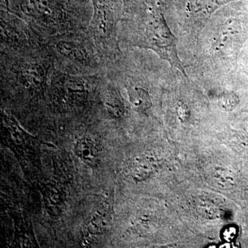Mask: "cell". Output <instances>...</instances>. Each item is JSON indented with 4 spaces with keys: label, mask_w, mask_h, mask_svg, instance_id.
<instances>
[{
    "label": "cell",
    "mask_w": 248,
    "mask_h": 248,
    "mask_svg": "<svg viewBox=\"0 0 248 248\" xmlns=\"http://www.w3.org/2000/svg\"><path fill=\"white\" fill-rule=\"evenodd\" d=\"M240 27L239 23L227 22L222 26L217 32L216 48L223 55L228 53V50L232 45L235 37L239 35Z\"/></svg>",
    "instance_id": "obj_6"
},
{
    "label": "cell",
    "mask_w": 248,
    "mask_h": 248,
    "mask_svg": "<svg viewBox=\"0 0 248 248\" xmlns=\"http://www.w3.org/2000/svg\"><path fill=\"white\" fill-rule=\"evenodd\" d=\"M146 46L154 50L162 59L169 62L185 76L186 73L178 57L177 40L173 35L162 16H156L148 23L146 29Z\"/></svg>",
    "instance_id": "obj_1"
},
{
    "label": "cell",
    "mask_w": 248,
    "mask_h": 248,
    "mask_svg": "<svg viewBox=\"0 0 248 248\" xmlns=\"http://www.w3.org/2000/svg\"><path fill=\"white\" fill-rule=\"evenodd\" d=\"M21 78L24 86L29 89H40L45 84L46 72L37 63H27L21 68Z\"/></svg>",
    "instance_id": "obj_5"
},
{
    "label": "cell",
    "mask_w": 248,
    "mask_h": 248,
    "mask_svg": "<svg viewBox=\"0 0 248 248\" xmlns=\"http://www.w3.org/2000/svg\"><path fill=\"white\" fill-rule=\"evenodd\" d=\"M153 166L151 161L146 158H142L134 165L133 177L139 182L145 180L153 172Z\"/></svg>",
    "instance_id": "obj_11"
},
{
    "label": "cell",
    "mask_w": 248,
    "mask_h": 248,
    "mask_svg": "<svg viewBox=\"0 0 248 248\" xmlns=\"http://www.w3.org/2000/svg\"><path fill=\"white\" fill-rule=\"evenodd\" d=\"M239 102V97L234 93H223L218 99V104L221 108L225 111L234 110Z\"/></svg>",
    "instance_id": "obj_12"
},
{
    "label": "cell",
    "mask_w": 248,
    "mask_h": 248,
    "mask_svg": "<svg viewBox=\"0 0 248 248\" xmlns=\"http://www.w3.org/2000/svg\"><path fill=\"white\" fill-rule=\"evenodd\" d=\"M214 179L215 182L218 184V186H222L223 187H226V184L228 181V177H226V171L218 170L214 174Z\"/></svg>",
    "instance_id": "obj_15"
},
{
    "label": "cell",
    "mask_w": 248,
    "mask_h": 248,
    "mask_svg": "<svg viewBox=\"0 0 248 248\" xmlns=\"http://www.w3.org/2000/svg\"><path fill=\"white\" fill-rule=\"evenodd\" d=\"M105 107L108 114L112 119L118 120L125 115V107L120 93L112 86H109L106 95Z\"/></svg>",
    "instance_id": "obj_7"
},
{
    "label": "cell",
    "mask_w": 248,
    "mask_h": 248,
    "mask_svg": "<svg viewBox=\"0 0 248 248\" xmlns=\"http://www.w3.org/2000/svg\"><path fill=\"white\" fill-rule=\"evenodd\" d=\"M197 209H198L199 213L202 216L210 217V218L217 216V208H215L214 203H210V202L200 201L197 205Z\"/></svg>",
    "instance_id": "obj_13"
},
{
    "label": "cell",
    "mask_w": 248,
    "mask_h": 248,
    "mask_svg": "<svg viewBox=\"0 0 248 248\" xmlns=\"http://www.w3.org/2000/svg\"><path fill=\"white\" fill-rule=\"evenodd\" d=\"M238 234V229L236 226H229L226 228H223L222 236L223 239L229 243L232 241L236 237Z\"/></svg>",
    "instance_id": "obj_14"
},
{
    "label": "cell",
    "mask_w": 248,
    "mask_h": 248,
    "mask_svg": "<svg viewBox=\"0 0 248 248\" xmlns=\"http://www.w3.org/2000/svg\"><path fill=\"white\" fill-rule=\"evenodd\" d=\"M75 153L89 166L97 165L100 156V148L97 140L92 137L85 136L77 141Z\"/></svg>",
    "instance_id": "obj_4"
},
{
    "label": "cell",
    "mask_w": 248,
    "mask_h": 248,
    "mask_svg": "<svg viewBox=\"0 0 248 248\" xmlns=\"http://www.w3.org/2000/svg\"><path fill=\"white\" fill-rule=\"evenodd\" d=\"M129 100L132 107L138 112H144L152 107L151 96L148 91L140 86L128 88Z\"/></svg>",
    "instance_id": "obj_8"
},
{
    "label": "cell",
    "mask_w": 248,
    "mask_h": 248,
    "mask_svg": "<svg viewBox=\"0 0 248 248\" xmlns=\"http://www.w3.org/2000/svg\"><path fill=\"white\" fill-rule=\"evenodd\" d=\"M177 114L182 120H186L188 115V110L185 104H179L177 107Z\"/></svg>",
    "instance_id": "obj_16"
},
{
    "label": "cell",
    "mask_w": 248,
    "mask_h": 248,
    "mask_svg": "<svg viewBox=\"0 0 248 248\" xmlns=\"http://www.w3.org/2000/svg\"><path fill=\"white\" fill-rule=\"evenodd\" d=\"M110 223L108 212L101 210L93 215L89 223V230L93 234H102L108 229Z\"/></svg>",
    "instance_id": "obj_10"
},
{
    "label": "cell",
    "mask_w": 248,
    "mask_h": 248,
    "mask_svg": "<svg viewBox=\"0 0 248 248\" xmlns=\"http://www.w3.org/2000/svg\"><path fill=\"white\" fill-rule=\"evenodd\" d=\"M56 48L62 56L72 61L84 63L87 62L88 57L84 49L78 44L70 41H60L57 43Z\"/></svg>",
    "instance_id": "obj_9"
},
{
    "label": "cell",
    "mask_w": 248,
    "mask_h": 248,
    "mask_svg": "<svg viewBox=\"0 0 248 248\" xmlns=\"http://www.w3.org/2000/svg\"><path fill=\"white\" fill-rule=\"evenodd\" d=\"M57 86L62 97L67 102L76 104L86 97V89L84 81L78 77L60 75L57 78Z\"/></svg>",
    "instance_id": "obj_2"
},
{
    "label": "cell",
    "mask_w": 248,
    "mask_h": 248,
    "mask_svg": "<svg viewBox=\"0 0 248 248\" xmlns=\"http://www.w3.org/2000/svg\"><path fill=\"white\" fill-rule=\"evenodd\" d=\"M92 32L97 38L105 39L110 36L113 29V19L108 9L103 4L97 3L91 23Z\"/></svg>",
    "instance_id": "obj_3"
}]
</instances>
